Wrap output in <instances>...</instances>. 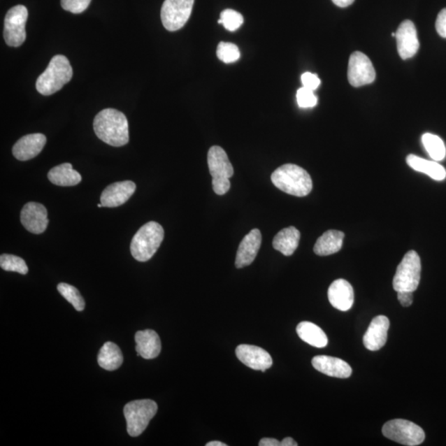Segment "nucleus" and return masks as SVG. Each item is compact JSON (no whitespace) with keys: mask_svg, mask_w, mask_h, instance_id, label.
I'll return each instance as SVG.
<instances>
[{"mask_svg":"<svg viewBox=\"0 0 446 446\" xmlns=\"http://www.w3.org/2000/svg\"><path fill=\"white\" fill-rule=\"evenodd\" d=\"M98 138L113 147L120 148L129 142V126L126 116L115 108L100 111L94 120Z\"/></svg>","mask_w":446,"mask_h":446,"instance_id":"1","label":"nucleus"},{"mask_svg":"<svg viewBox=\"0 0 446 446\" xmlns=\"http://www.w3.org/2000/svg\"><path fill=\"white\" fill-rule=\"evenodd\" d=\"M271 181L275 187L294 196H307L312 189L310 175L294 164H286L278 168L273 172Z\"/></svg>","mask_w":446,"mask_h":446,"instance_id":"2","label":"nucleus"},{"mask_svg":"<svg viewBox=\"0 0 446 446\" xmlns=\"http://www.w3.org/2000/svg\"><path fill=\"white\" fill-rule=\"evenodd\" d=\"M73 70L69 60L62 55L52 57L45 71L36 82V90L41 94L48 96L58 92L63 86L69 83Z\"/></svg>","mask_w":446,"mask_h":446,"instance_id":"3","label":"nucleus"},{"mask_svg":"<svg viewBox=\"0 0 446 446\" xmlns=\"http://www.w3.org/2000/svg\"><path fill=\"white\" fill-rule=\"evenodd\" d=\"M163 227L156 222L145 223L136 232L131 243V254L136 261L140 262L148 261L164 240Z\"/></svg>","mask_w":446,"mask_h":446,"instance_id":"4","label":"nucleus"},{"mask_svg":"<svg viewBox=\"0 0 446 446\" xmlns=\"http://www.w3.org/2000/svg\"><path fill=\"white\" fill-rule=\"evenodd\" d=\"M208 165L213 177V189L215 194L223 195L229 192L231 188L230 178L233 175L234 170L224 150L218 145L209 149Z\"/></svg>","mask_w":446,"mask_h":446,"instance_id":"5","label":"nucleus"},{"mask_svg":"<svg viewBox=\"0 0 446 446\" xmlns=\"http://www.w3.org/2000/svg\"><path fill=\"white\" fill-rule=\"evenodd\" d=\"M158 406L151 399L136 400L126 404L124 409L127 430L133 438L142 435L150 421L156 416Z\"/></svg>","mask_w":446,"mask_h":446,"instance_id":"6","label":"nucleus"},{"mask_svg":"<svg viewBox=\"0 0 446 446\" xmlns=\"http://www.w3.org/2000/svg\"><path fill=\"white\" fill-rule=\"evenodd\" d=\"M422 264L420 257L415 250H410L398 266L394 278L393 286L395 291H409L414 292L418 288L421 280Z\"/></svg>","mask_w":446,"mask_h":446,"instance_id":"7","label":"nucleus"},{"mask_svg":"<svg viewBox=\"0 0 446 446\" xmlns=\"http://www.w3.org/2000/svg\"><path fill=\"white\" fill-rule=\"evenodd\" d=\"M382 433L386 438L408 446L419 445L426 438L425 432L422 427L403 419L386 422L382 429Z\"/></svg>","mask_w":446,"mask_h":446,"instance_id":"8","label":"nucleus"},{"mask_svg":"<svg viewBox=\"0 0 446 446\" xmlns=\"http://www.w3.org/2000/svg\"><path fill=\"white\" fill-rule=\"evenodd\" d=\"M29 12L24 6L9 9L4 20L3 38L9 47L17 48L25 42V25Z\"/></svg>","mask_w":446,"mask_h":446,"instance_id":"9","label":"nucleus"},{"mask_svg":"<svg viewBox=\"0 0 446 446\" xmlns=\"http://www.w3.org/2000/svg\"><path fill=\"white\" fill-rule=\"evenodd\" d=\"M194 0H165L161 17L164 27L170 31H178L189 20Z\"/></svg>","mask_w":446,"mask_h":446,"instance_id":"10","label":"nucleus"},{"mask_svg":"<svg viewBox=\"0 0 446 446\" xmlns=\"http://www.w3.org/2000/svg\"><path fill=\"white\" fill-rule=\"evenodd\" d=\"M376 73L374 66L366 55L356 52L350 57L348 80L354 87L370 85L375 81Z\"/></svg>","mask_w":446,"mask_h":446,"instance_id":"11","label":"nucleus"},{"mask_svg":"<svg viewBox=\"0 0 446 446\" xmlns=\"http://www.w3.org/2000/svg\"><path fill=\"white\" fill-rule=\"evenodd\" d=\"M21 222L31 233H43L49 223L47 208L39 203H26L21 211Z\"/></svg>","mask_w":446,"mask_h":446,"instance_id":"12","label":"nucleus"},{"mask_svg":"<svg viewBox=\"0 0 446 446\" xmlns=\"http://www.w3.org/2000/svg\"><path fill=\"white\" fill-rule=\"evenodd\" d=\"M398 51L403 60L415 56L419 49L415 25L410 20H405L399 25L395 36Z\"/></svg>","mask_w":446,"mask_h":446,"instance_id":"13","label":"nucleus"},{"mask_svg":"<svg viewBox=\"0 0 446 446\" xmlns=\"http://www.w3.org/2000/svg\"><path fill=\"white\" fill-rule=\"evenodd\" d=\"M236 354L240 362L254 371L265 372L272 366L271 354L256 345H240L236 349Z\"/></svg>","mask_w":446,"mask_h":446,"instance_id":"14","label":"nucleus"},{"mask_svg":"<svg viewBox=\"0 0 446 446\" xmlns=\"http://www.w3.org/2000/svg\"><path fill=\"white\" fill-rule=\"evenodd\" d=\"M136 189V184L133 181L117 182V183L108 185L103 191L100 201H101L103 207L106 208L121 206L133 196Z\"/></svg>","mask_w":446,"mask_h":446,"instance_id":"15","label":"nucleus"},{"mask_svg":"<svg viewBox=\"0 0 446 446\" xmlns=\"http://www.w3.org/2000/svg\"><path fill=\"white\" fill-rule=\"evenodd\" d=\"M47 143V138L42 134L22 136L13 145V154L17 160L26 161L38 156Z\"/></svg>","mask_w":446,"mask_h":446,"instance_id":"16","label":"nucleus"},{"mask_svg":"<svg viewBox=\"0 0 446 446\" xmlns=\"http://www.w3.org/2000/svg\"><path fill=\"white\" fill-rule=\"evenodd\" d=\"M390 326L389 318L385 316H377L372 320L365 336L363 343L365 347L371 352H376L384 347Z\"/></svg>","mask_w":446,"mask_h":446,"instance_id":"17","label":"nucleus"},{"mask_svg":"<svg viewBox=\"0 0 446 446\" xmlns=\"http://www.w3.org/2000/svg\"><path fill=\"white\" fill-rule=\"evenodd\" d=\"M262 236L259 229H253L245 236L239 245L236 257V267L248 266L256 259L261 248Z\"/></svg>","mask_w":446,"mask_h":446,"instance_id":"18","label":"nucleus"},{"mask_svg":"<svg viewBox=\"0 0 446 446\" xmlns=\"http://www.w3.org/2000/svg\"><path fill=\"white\" fill-rule=\"evenodd\" d=\"M315 370L327 376L347 379L352 374V368L343 359L327 356H317L312 359Z\"/></svg>","mask_w":446,"mask_h":446,"instance_id":"19","label":"nucleus"},{"mask_svg":"<svg viewBox=\"0 0 446 446\" xmlns=\"http://www.w3.org/2000/svg\"><path fill=\"white\" fill-rule=\"evenodd\" d=\"M354 289L348 281L339 279L332 283L329 289L330 303L340 311L347 312L354 303Z\"/></svg>","mask_w":446,"mask_h":446,"instance_id":"20","label":"nucleus"},{"mask_svg":"<svg viewBox=\"0 0 446 446\" xmlns=\"http://www.w3.org/2000/svg\"><path fill=\"white\" fill-rule=\"evenodd\" d=\"M135 340L138 356L145 359H152L160 354L161 343L156 331L153 330L138 331L135 335Z\"/></svg>","mask_w":446,"mask_h":446,"instance_id":"21","label":"nucleus"},{"mask_svg":"<svg viewBox=\"0 0 446 446\" xmlns=\"http://www.w3.org/2000/svg\"><path fill=\"white\" fill-rule=\"evenodd\" d=\"M345 234L343 231L329 230L317 239L314 252L320 257L330 256L338 252L343 247Z\"/></svg>","mask_w":446,"mask_h":446,"instance_id":"22","label":"nucleus"},{"mask_svg":"<svg viewBox=\"0 0 446 446\" xmlns=\"http://www.w3.org/2000/svg\"><path fill=\"white\" fill-rule=\"evenodd\" d=\"M300 236L299 231L294 226L287 227L275 236L273 247L285 257L292 256L298 247Z\"/></svg>","mask_w":446,"mask_h":446,"instance_id":"23","label":"nucleus"},{"mask_svg":"<svg viewBox=\"0 0 446 446\" xmlns=\"http://www.w3.org/2000/svg\"><path fill=\"white\" fill-rule=\"evenodd\" d=\"M48 180L58 186H75L80 183L82 177L79 172L72 168L70 163H64L55 166L48 172Z\"/></svg>","mask_w":446,"mask_h":446,"instance_id":"24","label":"nucleus"},{"mask_svg":"<svg viewBox=\"0 0 446 446\" xmlns=\"http://www.w3.org/2000/svg\"><path fill=\"white\" fill-rule=\"evenodd\" d=\"M297 333L304 343L314 347L324 348L329 344V338L325 332L314 323L300 322L297 326Z\"/></svg>","mask_w":446,"mask_h":446,"instance_id":"25","label":"nucleus"},{"mask_svg":"<svg viewBox=\"0 0 446 446\" xmlns=\"http://www.w3.org/2000/svg\"><path fill=\"white\" fill-rule=\"evenodd\" d=\"M407 163L413 170L424 173L431 179L438 181L445 179L446 171L445 168L436 161H427L415 156V154H409L407 157Z\"/></svg>","mask_w":446,"mask_h":446,"instance_id":"26","label":"nucleus"},{"mask_svg":"<svg viewBox=\"0 0 446 446\" xmlns=\"http://www.w3.org/2000/svg\"><path fill=\"white\" fill-rule=\"evenodd\" d=\"M124 362V357L118 345L115 343H106L104 344L98 356V363L100 367L104 370L113 371L122 366Z\"/></svg>","mask_w":446,"mask_h":446,"instance_id":"27","label":"nucleus"},{"mask_svg":"<svg viewBox=\"0 0 446 446\" xmlns=\"http://www.w3.org/2000/svg\"><path fill=\"white\" fill-rule=\"evenodd\" d=\"M422 141L427 153L435 161L444 160L446 150L443 141L438 136L426 134L422 136Z\"/></svg>","mask_w":446,"mask_h":446,"instance_id":"28","label":"nucleus"},{"mask_svg":"<svg viewBox=\"0 0 446 446\" xmlns=\"http://www.w3.org/2000/svg\"><path fill=\"white\" fill-rule=\"evenodd\" d=\"M59 293L63 298H65L68 302L73 305L77 311H83L85 308V302L75 287L66 283L59 284L57 286Z\"/></svg>","mask_w":446,"mask_h":446,"instance_id":"29","label":"nucleus"},{"mask_svg":"<svg viewBox=\"0 0 446 446\" xmlns=\"http://www.w3.org/2000/svg\"><path fill=\"white\" fill-rule=\"evenodd\" d=\"M0 266L6 271L20 273L21 275H27L29 272L24 259L13 256V254H3L0 257Z\"/></svg>","mask_w":446,"mask_h":446,"instance_id":"30","label":"nucleus"},{"mask_svg":"<svg viewBox=\"0 0 446 446\" xmlns=\"http://www.w3.org/2000/svg\"><path fill=\"white\" fill-rule=\"evenodd\" d=\"M243 16L240 13L233 10V9H225L221 13L218 24L224 26L226 30L234 31L243 24Z\"/></svg>","mask_w":446,"mask_h":446,"instance_id":"31","label":"nucleus"},{"mask_svg":"<svg viewBox=\"0 0 446 446\" xmlns=\"http://www.w3.org/2000/svg\"><path fill=\"white\" fill-rule=\"evenodd\" d=\"M217 56L220 61L229 64L238 61L240 53L238 45L231 43L222 42L217 45Z\"/></svg>","mask_w":446,"mask_h":446,"instance_id":"32","label":"nucleus"},{"mask_svg":"<svg viewBox=\"0 0 446 446\" xmlns=\"http://www.w3.org/2000/svg\"><path fill=\"white\" fill-rule=\"evenodd\" d=\"M297 102L300 108H312L317 106V98L313 90L302 87L298 90Z\"/></svg>","mask_w":446,"mask_h":446,"instance_id":"33","label":"nucleus"},{"mask_svg":"<svg viewBox=\"0 0 446 446\" xmlns=\"http://www.w3.org/2000/svg\"><path fill=\"white\" fill-rule=\"evenodd\" d=\"M91 0H62V7L72 13H83L90 4Z\"/></svg>","mask_w":446,"mask_h":446,"instance_id":"34","label":"nucleus"},{"mask_svg":"<svg viewBox=\"0 0 446 446\" xmlns=\"http://www.w3.org/2000/svg\"><path fill=\"white\" fill-rule=\"evenodd\" d=\"M301 80L303 85V87L313 91L317 89L321 84V80L318 78V76L311 72H305L301 76Z\"/></svg>","mask_w":446,"mask_h":446,"instance_id":"35","label":"nucleus"},{"mask_svg":"<svg viewBox=\"0 0 446 446\" xmlns=\"http://www.w3.org/2000/svg\"><path fill=\"white\" fill-rule=\"evenodd\" d=\"M436 29L440 36L446 38V8L440 12L436 22Z\"/></svg>","mask_w":446,"mask_h":446,"instance_id":"36","label":"nucleus"},{"mask_svg":"<svg viewBox=\"0 0 446 446\" xmlns=\"http://www.w3.org/2000/svg\"><path fill=\"white\" fill-rule=\"evenodd\" d=\"M412 293L413 292H409V291H401V292H398V299L402 306H411L413 302Z\"/></svg>","mask_w":446,"mask_h":446,"instance_id":"37","label":"nucleus"},{"mask_svg":"<svg viewBox=\"0 0 446 446\" xmlns=\"http://www.w3.org/2000/svg\"><path fill=\"white\" fill-rule=\"evenodd\" d=\"M259 446H281V441L273 438H263L259 440Z\"/></svg>","mask_w":446,"mask_h":446,"instance_id":"38","label":"nucleus"},{"mask_svg":"<svg viewBox=\"0 0 446 446\" xmlns=\"http://www.w3.org/2000/svg\"><path fill=\"white\" fill-rule=\"evenodd\" d=\"M354 0H332L336 6L340 8H347L354 3Z\"/></svg>","mask_w":446,"mask_h":446,"instance_id":"39","label":"nucleus"},{"mask_svg":"<svg viewBox=\"0 0 446 446\" xmlns=\"http://www.w3.org/2000/svg\"><path fill=\"white\" fill-rule=\"evenodd\" d=\"M298 443L291 438H286L281 441V446H297Z\"/></svg>","mask_w":446,"mask_h":446,"instance_id":"40","label":"nucleus"},{"mask_svg":"<svg viewBox=\"0 0 446 446\" xmlns=\"http://www.w3.org/2000/svg\"><path fill=\"white\" fill-rule=\"evenodd\" d=\"M227 445L220 443V441H210L206 444V446H226Z\"/></svg>","mask_w":446,"mask_h":446,"instance_id":"41","label":"nucleus"},{"mask_svg":"<svg viewBox=\"0 0 446 446\" xmlns=\"http://www.w3.org/2000/svg\"><path fill=\"white\" fill-rule=\"evenodd\" d=\"M98 207H99V208H101V207H103L102 203H99V204H98Z\"/></svg>","mask_w":446,"mask_h":446,"instance_id":"42","label":"nucleus"}]
</instances>
